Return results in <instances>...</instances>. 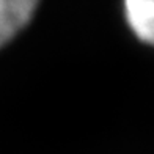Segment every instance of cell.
I'll return each instance as SVG.
<instances>
[{
    "label": "cell",
    "mask_w": 154,
    "mask_h": 154,
    "mask_svg": "<svg viewBox=\"0 0 154 154\" xmlns=\"http://www.w3.org/2000/svg\"><path fill=\"white\" fill-rule=\"evenodd\" d=\"M39 0H0V47L30 22Z\"/></svg>",
    "instance_id": "cell-1"
},
{
    "label": "cell",
    "mask_w": 154,
    "mask_h": 154,
    "mask_svg": "<svg viewBox=\"0 0 154 154\" xmlns=\"http://www.w3.org/2000/svg\"><path fill=\"white\" fill-rule=\"evenodd\" d=\"M124 10L134 33L154 46V0H124Z\"/></svg>",
    "instance_id": "cell-2"
}]
</instances>
